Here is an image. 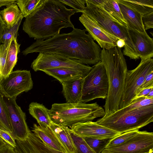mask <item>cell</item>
Segmentation results:
<instances>
[{
	"instance_id": "obj_17",
	"label": "cell",
	"mask_w": 153,
	"mask_h": 153,
	"mask_svg": "<svg viewBox=\"0 0 153 153\" xmlns=\"http://www.w3.org/2000/svg\"><path fill=\"white\" fill-rule=\"evenodd\" d=\"M128 31L137 57L141 59L152 58L153 56V39L146 31L140 32L129 27Z\"/></svg>"
},
{
	"instance_id": "obj_45",
	"label": "cell",
	"mask_w": 153,
	"mask_h": 153,
	"mask_svg": "<svg viewBox=\"0 0 153 153\" xmlns=\"http://www.w3.org/2000/svg\"><path fill=\"white\" fill-rule=\"evenodd\" d=\"M6 144L7 143L0 137V148Z\"/></svg>"
},
{
	"instance_id": "obj_5",
	"label": "cell",
	"mask_w": 153,
	"mask_h": 153,
	"mask_svg": "<svg viewBox=\"0 0 153 153\" xmlns=\"http://www.w3.org/2000/svg\"><path fill=\"white\" fill-rule=\"evenodd\" d=\"M153 121V104L142 106L119 115L111 114L97 120L98 124L122 134L138 130Z\"/></svg>"
},
{
	"instance_id": "obj_28",
	"label": "cell",
	"mask_w": 153,
	"mask_h": 153,
	"mask_svg": "<svg viewBox=\"0 0 153 153\" xmlns=\"http://www.w3.org/2000/svg\"><path fill=\"white\" fill-rule=\"evenodd\" d=\"M0 129L8 132L12 135V130L9 114L4 103L3 95L0 92Z\"/></svg>"
},
{
	"instance_id": "obj_7",
	"label": "cell",
	"mask_w": 153,
	"mask_h": 153,
	"mask_svg": "<svg viewBox=\"0 0 153 153\" xmlns=\"http://www.w3.org/2000/svg\"><path fill=\"white\" fill-rule=\"evenodd\" d=\"M108 82L106 70L101 61L92 67L84 77L81 102L86 103L97 98H107Z\"/></svg>"
},
{
	"instance_id": "obj_23",
	"label": "cell",
	"mask_w": 153,
	"mask_h": 153,
	"mask_svg": "<svg viewBox=\"0 0 153 153\" xmlns=\"http://www.w3.org/2000/svg\"><path fill=\"white\" fill-rule=\"evenodd\" d=\"M49 128L59 137L70 153H77L76 148L71 135L70 128L53 122Z\"/></svg>"
},
{
	"instance_id": "obj_3",
	"label": "cell",
	"mask_w": 153,
	"mask_h": 153,
	"mask_svg": "<svg viewBox=\"0 0 153 153\" xmlns=\"http://www.w3.org/2000/svg\"><path fill=\"white\" fill-rule=\"evenodd\" d=\"M101 61L106 70L108 82V92L104 105L105 114L109 115L119 109L128 71L121 48L116 46L102 49Z\"/></svg>"
},
{
	"instance_id": "obj_35",
	"label": "cell",
	"mask_w": 153,
	"mask_h": 153,
	"mask_svg": "<svg viewBox=\"0 0 153 153\" xmlns=\"http://www.w3.org/2000/svg\"><path fill=\"white\" fill-rule=\"evenodd\" d=\"M0 137L7 144L13 148L16 147V140L8 132L0 129Z\"/></svg>"
},
{
	"instance_id": "obj_4",
	"label": "cell",
	"mask_w": 153,
	"mask_h": 153,
	"mask_svg": "<svg viewBox=\"0 0 153 153\" xmlns=\"http://www.w3.org/2000/svg\"><path fill=\"white\" fill-rule=\"evenodd\" d=\"M49 114L53 123L70 128L77 123L92 121L97 118L103 117L105 113L97 102H80L54 103L49 110Z\"/></svg>"
},
{
	"instance_id": "obj_9",
	"label": "cell",
	"mask_w": 153,
	"mask_h": 153,
	"mask_svg": "<svg viewBox=\"0 0 153 153\" xmlns=\"http://www.w3.org/2000/svg\"><path fill=\"white\" fill-rule=\"evenodd\" d=\"M33 86L30 71L17 70L3 78L0 82V92L4 97L16 98L21 93L31 90Z\"/></svg>"
},
{
	"instance_id": "obj_16",
	"label": "cell",
	"mask_w": 153,
	"mask_h": 153,
	"mask_svg": "<svg viewBox=\"0 0 153 153\" xmlns=\"http://www.w3.org/2000/svg\"><path fill=\"white\" fill-rule=\"evenodd\" d=\"M15 153H66L52 149L31 131L23 140H16Z\"/></svg>"
},
{
	"instance_id": "obj_14",
	"label": "cell",
	"mask_w": 153,
	"mask_h": 153,
	"mask_svg": "<svg viewBox=\"0 0 153 153\" xmlns=\"http://www.w3.org/2000/svg\"><path fill=\"white\" fill-rule=\"evenodd\" d=\"M70 129L76 135L82 137L112 139L121 134L92 121L77 123Z\"/></svg>"
},
{
	"instance_id": "obj_40",
	"label": "cell",
	"mask_w": 153,
	"mask_h": 153,
	"mask_svg": "<svg viewBox=\"0 0 153 153\" xmlns=\"http://www.w3.org/2000/svg\"><path fill=\"white\" fill-rule=\"evenodd\" d=\"M0 153H15L14 148L6 144L0 148Z\"/></svg>"
},
{
	"instance_id": "obj_25",
	"label": "cell",
	"mask_w": 153,
	"mask_h": 153,
	"mask_svg": "<svg viewBox=\"0 0 153 153\" xmlns=\"http://www.w3.org/2000/svg\"><path fill=\"white\" fill-rule=\"evenodd\" d=\"M101 7L113 19L127 27V23L123 17L116 0H106Z\"/></svg>"
},
{
	"instance_id": "obj_12",
	"label": "cell",
	"mask_w": 153,
	"mask_h": 153,
	"mask_svg": "<svg viewBox=\"0 0 153 153\" xmlns=\"http://www.w3.org/2000/svg\"><path fill=\"white\" fill-rule=\"evenodd\" d=\"M3 97L9 115L12 136L16 140L25 139L31 131L26 121L25 113L17 104L16 98Z\"/></svg>"
},
{
	"instance_id": "obj_8",
	"label": "cell",
	"mask_w": 153,
	"mask_h": 153,
	"mask_svg": "<svg viewBox=\"0 0 153 153\" xmlns=\"http://www.w3.org/2000/svg\"><path fill=\"white\" fill-rule=\"evenodd\" d=\"M141 59L140 63L135 69L127 71L119 109L126 107L131 103L137 90L146 76L153 71L152 58Z\"/></svg>"
},
{
	"instance_id": "obj_44",
	"label": "cell",
	"mask_w": 153,
	"mask_h": 153,
	"mask_svg": "<svg viewBox=\"0 0 153 153\" xmlns=\"http://www.w3.org/2000/svg\"><path fill=\"white\" fill-rule=\"evenodd\" d=\"M147 98L153 97V88H152L147 95L145 97Z\"/></svg>"
},
{
	"instance_id": "obj_2",
	"label": "cell",
	"mask_w": 153,
	"mask_h": 153,
	"mask_svg": "<svg viewBox=\"0 0 153 153\" xmlns=\"http://www.w3.org/2000/svg\"><path fill=\"white\" fill-rule=\"evenodd\" d=\"M76 13L74 9L66 8L59 0H43L25 18L23 30L30 37L45 39L59 34L63 28H74L71 17Z\"/></svg>"
},
{
	"instance_id": "obj_34",
	"label": "cell",
	"mask_w": 153,
	"mask_h": 153,
	"mask_svg": "<svg viewBox=\"0 0 153 153\" xmlns=\"http://www.w3.org/2000/svg\"><path fill=\"white\" fill-rule=\"evenodd\" d=\"M65 5L68 6L73 8L76 13H82L85 9V0H59Z\"/></svg>"
},
{
	"instance_id": "obj_26",
	"label": "cell",
	"mask_w": 153,
	"mask_h": 153,
	"mask_svg": "<svg viewBox=\"0 0 153 153\" xmlns=\"http://www.w3.org/2000/svg\"><path fill=\"white\" fill-rule=\"evenodd\" d=\"M142 16L153 12V0H125Z\"/></svg>"
},
{
	"instance_id": "obj_43",
	"label": "cell",
	"mask_w": 153,
	"mask_h": 153,
	"mask_svg": "<svg viewBox=\"0 0 153 153\" xmlns=\"http://www.w3.org/2000/svg\"><path fill=\"white\" fill-rule=\"evenodd\" d=\"M117 45L119 48H121L125 45V41L122 39H119L117 41Z\"/></svg>"
},
{
	"instance_id": "obj_21",
	"label": "cell",
	"mask_w": 153,
	"mask_h": 153,
	"mask_svg": "<svg viewBox=\"0 0 153 153\" xmlns=\"http://www.w3.org/2000/svg\"><path fill=\"white\" fill-rule=\"evenodd\" d=\"M42 71L56 79L61 83L73 79L85 77L90 71L67 67L46 69Z\"/></svg>"
},
{
	"instance_id": "obj_11",
	"label": "cell",
	"mask_w": 153,
	"mask_h": 153,
	"mask_svg": "<svg viewBox=\"0 0 153 153\" xmlns=\"http://www.w3.org/2000/svg\"><path fill=\"white\" fill-rule=\"evenodd\" d=\"M153 149V133L138 131L122 144L105 148L101 153H148Z\"/></svg>"
},
{
	"instance_id": "obj_33",
	"label": "cell",
	"mask_w": 153,
	"mask_h": 153,
	"mask_svg": "<svg viewBox=\"0 0 153 153\" xmlns=\"http://www.w3.org/2000/svg\"><path fill=\"white\" fill-rule=\"evenodd\" d=\"M138 131V130H136L126 132L113 137L110 140L105 148L122 144L134 135Z\"/></svg>"
},
{
	"instance_id": "obj_13",
	"label": "cell",
	"mask_w": 153,
	"mask_h": 153,
	"mask_svg": "<svg viewBox=\"0 0 153 153\" xmlns=\"http://www.w3.org/2000/svg\"><path fill=\"white\" fill-rule=\"evenodd\" d=\"M79 20L87 31L102 49L108 50L117 46L119 39L106 31L86 14L82 13Z\"/></svg>"
},
{
	"instance_id": "obj_46",
	"label": "cell",
	"mask_w": 153,
	"mask_h": 153,
	"mask_svg": "<svg viewBox=\"0 0 153 153\" xmlns=\"http://www.w3.org/2000/svg\"><path fill=\"white\" fill-rule=\"evenodd\" d=\"M1 44L0 45V58H1ZM2 78H3V77H2V76L0 74V82H1V81Z\"/></svg>"
},
{
	"instance_id": "obj_20",
	"label": "cell",
	"mask_w": 153,
	"mask_h": 153,
	"mask_svg": "<svg viewBox=\"0 0 153 153\" xmlns=\"http://www.w3.org/2000/svg\"><path fill=\"white\" fill-rule=\"evenodd\" d=\"M84 78L80 77L62 83V93L66 102L76 103L81 102Z\"/></svg>"
},
{
	"instance_id": "obj_32",
	"label": "cell",
	"mask_w": 153,
	"mask_h": 153,
	"mask_svg": "<svg viewBox=\"0 0 153 153\" xmlns=\"http://www.w3.org/2000/svg\"><path fill=\"white\" fill-rule=\"evenodd\" d=\"M70 133L76 148L77 153H96L87 144L82 137L76 135L71 129Z\"/></svg>"
},
{
	"instance_id": "obj_37",
	"label": "cell",
	"mask_w": 153,
	"mask_h": 153,
	"mask_svg": "<svg viewBox=\"0 0 153 153\" xmlns=\"http://www.w3.org/2000/svg\"><path fill=\"white\" fill-rule=\"evenodd\" d=\"M142 21L145 30L153 28V12L142 16Z\"/></svg>"
},
{
	"instance_id": "obj_42",
	"label": "cell",
	"mask_w": 153,
	"mask_h": 153,
	"mask_svg": "<svg viewBox=\"0 0 153 153\" xmlns=\"http://www.w3.org/2000/svg\"><path fill=\"white\" fill-rule=\"evenodd\" d=\"M17 0H0V7L13 3H16Z\"/></svg>"
},
{
	"instance_id": "obj_22",
	"label": "cell",
	"mask_w": 153,
	"mask_h": 153,
	"mask_svg": "<svg viewBox=\"0 0 153 153\" xmlns=\"http://www.w3.org/2000/svg\"><path fill=\"white\" fill-rule=\"evenodd\" d=\"M49 110L42 104L32 102L29 105L30 114L36 120L39 126L49 127L52 121L50 117Z\"/></svg>"
},
{
	"instance_id": "obj_29",
	"label": "cell",
	"mask_w": 153,
	"mask_h": 153,
	"mask_svg": "<svg viewBox=\"0 0 153 153\" xmlns=\"http://www.w3.org/2000/svg\"><path fill=\"white\" fill-rule=\"evenodd\" d=\"M152 104H153V97H142L134 100L129 105L118 109L112 114L115 115H119L132 110Z\"/></svg>"
},
{
	"instance_id": "obj_31",
	"label": "cell",
	"mask_w": 153,
	"mask_h": 153,
	"mask_svg": "<svg viewBox=\"0 0 153 153\" xmlns=\"http://www.w3.org/2000/svg\"><path fill=\"white\" fill-rule=\"evenodd\" d=\"M23 18V17L20 18L17 22L10 28H7L5 26L1 39V43L6 48L8 46L12 39L14 38L16 39L18 30Z\"/></svg>"
},
{
	"instance_id": "obj_38",
	"label": "cell",
	"mask_w": 153,
	"mask_h": 153,
	"mask_svg": "<svg viewBox=\"0 0 153 153\" xmlns=\"http://www.w3.org/2000/svg\"><path fill=\"white\" fill-rule=\"evenodd\" d=\"M152 88H153V87H150L141 90L135 94L132 100L131 103L133 101L139 98L145 97Z\"/></svg>"
},
{
	"instance_id": "obj_19",
	"label": "cell",
	"mask_w": 153,
	"mask_h": 153,
	"mask_svg": "<svg viewBox=\"0 0 153 153\" xmlns=\"http://www.w3.org/2000/svg\"><path fill=\"white\" fill-rule=\"evenodd\" d=\"M127 27L133 29L145 32L142 15L129 6L125 0H116Z\"/></svg>"
},
{
	"instance_id": "obj_39",
	"label": "cell",
	"mask_w": 153,
	"mask_h": 153,
	"mask_svg": "<svg viewBox=\"0 0 153 153\" xmlns=\"http://www.w3.org/2000/svg\"><path fill=\"white\" fill-rule=\"evenodd\" d=\"M86 4L94 6L101 7L106 0H85Z\"/></svg>"
},
{
	"instance_id": "obj_18",
	"label": "cell",
	"mask_w": 153,
	"mask_h": 153,
	"mask_svg": "<svg viewBox=\"0 0 153 153\" xmlns=\"http://www.w3.org/2000/svg\"><path fill=\"white\" fill-rule=\"evenodd\" d=\"M32 131L43 143L57 151L70 153L59 137L49 127H44L34 124Z\"/></svg>"
},
{
	"instance_id": "obj_47",
	"label": "cell",
	"mask_w": 153,
	"mask_h": 153,
	"mask_svg": "<svg viewBox=\"0 0 153 153\" xmlns=\"http://www.w3.org/2000/svg\"><path fill=\"white\" fill-rule=\"evenodd\" d=\"M148 153H153V149L151 150Z\"/></svg>"
},
{
	"instance_id": "obj_27",
	"label": "cell",
	"mask_w": 153,
	"mask_h": 153,
	"mask_svg": "<svg viewBox=\"0 0 153 153\" xmlns=\"http://www.w3.org/2000/svg\"><path fill=\"white\" fill-rule=\"evenodd\" d=\"M43 0H17L16 4L19 7L23 17H26L41 4Z\"/></svg>"
},
{
	"instance_id": "obj_41",
	"label": "cell",
	"mask_w": 153,
	"mask_h": 153,
	"mask_svg": "<svg viewBox=\"0 0 153 153\" xmlns=\"http://www.w3.org/2000/svg\"><path fill=\"white\" fill-rule=\"evenodd\" d=\"M5 26V25L0 15V45L1 43V39Z\"/></svg>"
},
{
	"instance_id": "obj_6",
	"label": "cell",
	"mask_w": 153,
	"mask_h": 153,
	"mask_svg": "<svg viewBox=\"0 0 153 153\" xmlns=\"http://www.w3.org/2000/svg\"><path fill=\"white\" fill-rule=\"evenodd\" d=\"M82 13L86 14L114 36L125 41V45L123 51L124 55L135 60L139 59L135 53L127 26L113 19L101 7L86 4V7Z\"/></svg>"
},
{
	"instance_id": "obj_10",
	"label": "cell",
	"mask_w": 153,
	"mask_h": 153,
	"mask_svg": "<svg viewBox=\"0 0 153 153\" xmlns=\"http://www.w3.org/2000/svg\"><path fill=\"white\" fill-rule=\"evenodd\" d=\"M31 67L35 71L61 67L72 68L90 71L92 67L79 61L56 53H39L32 62Z\"/></svg>"
},
{
	"instance_id": "obj_15",
	"label": "cell",
	"mask_w": 153,
	"mask_h": 153,
	"mask_svg": "<svg viewBox=\"0 0 153 153\" xmlns=\"http://www.w3.org/2000/svg\"><path fill=\"white\" fill-rule=\"evenodd\" d=\"M20 45L14 38L6 48L3 44H1L0 74L3 78L6 77L13 71L17 61Z\"/></svg>"
},
{
	"instance_id": "obj_24",
	"label": "cell",
	"mask_w": 153,
	"mask_h": 153,
	"mask_svg": "<svg viewBox=\"0 0 153 153\" xmlns=\"http://www.w3.org/2000/svg\"><path fill=\"white\" fill-rule=\"evenodd\" d=\"M0 11V15L7 28L14 26L22 17V13L16 3L9 4Z\"/></svg>"
},
{
	"instance_id": "obj_1",
	"label": "cell",
	"mask_w": 153,
	"mask_h": 153,
	"mask_svg": "<svg viewBox=\"0 0 153 153\" xmlns=\"http://www.w3.org/2000/svg\"><path fill=\"white\" fill-rule=\"evenodd\" d=\"M86 31L74 28L68 33L36 40L22 53L25 55L33 53H56L78 60L84 64L95 65L101 61L102 50Z\"/></svg>"
},
{
	"instance_id": "obj_30",
	"label": "cell",
	"mask_w": 153,
	"mask_h": 153,
	"mask_svg": "<svg viewBox=\"0 0 153 153\" xmlns=\"http://www.w3.org/2000/svg\"><path fill=\"white\" fill-rule=\"evenodd\" d=\"M87 144L96 153H101L106 148L111 139H99L90 137H82Z\"/></svg>"
},
{
	"instance_id": "obj_36",
	"label": "cell",
	"mask_w": 153,
	"mask_h": 153,
	"mask_svg": "<svg viewBox=\"0 0 153 153\" xmlns=\"http://www.w3.org/2000/svg\"><path fill=\"white\" fill-rule=\"evenodd\" d=\"M150 87H153V71L146 76L143 83L137 90L136 94L141 90Z\"/></svg>"
}]
</instances>
